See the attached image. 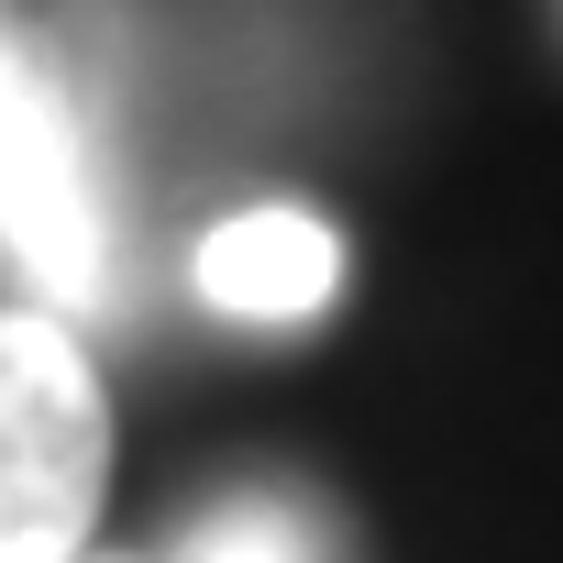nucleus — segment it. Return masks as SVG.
Instances as JSON below:
<instances>
[{
    "label": "nucleus",
    "mask_w": 563,
    "mask_h": 563,
    "mask_svg": "<svg viewBox=\"0 0 563 563\" xmlns=\"http://www.w3.org/2000/svg\"><path fill=\"white\" fill-rule=\"evenodd\" d=\"M188 563H310V541L276 519V508H232V519H210L199 530V552Z\"/></svg>",
    "instance_id": "20e7f679"
},
{
    "label": "nucleus",
    "mask_w": 563,
    "mask_h": 563,
    "mask_svg": "<svg viewBox=\"0 0 563 563\" xmlns=\"http://www.w3.org/2000/svg\"><path fill=\"white\" fill-rule=\"evenodd\" d=\"M343 288V232L310 210H232L199 243V299L232 321H310Z\"/></svg>",
    "instance_id": "7ed1b4c3"
},
{
    "label": "nucleus",
    "mask_w": 563,
    "mask_h": 563,
    "mask_svg": "<svg viewBox=\"0 0 563 563\" xmlns=\"http://www.w3.org/2000/svg\"><path fill=\"white\" fill-rule=\"evenodd\" d=\"M0 254H12L56 310H100L111 265H100V188L78 155V122L56 78L12 45L0 23Z\"/></svg>",
    "instance_id": "f03ea898"
},
{
    "label": "nucleus",
    "mask_w": 563,
    "mask_h": 563,
    "mask_svg": "<svg viewBox=\"0 0 563 563\" xmlns=\"http://www.w3.org/2000/svg\"><path fill=\"white\" fill-rule=\"evenodd\" d=\"M111 497V398L67 321L0 310V563H78Z\"/></svg>",
    "instance_id": "f257e3e1"
}]
</instances>
